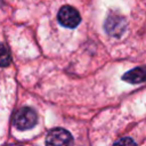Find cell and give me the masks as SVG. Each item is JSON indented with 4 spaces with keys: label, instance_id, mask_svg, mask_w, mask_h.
<instances>
[{
    "label": "cell",
    "instance_id": "cell-1",
    "mask_svg": "<svg viewBox=\"0 0 146 146\" xmlns=\"http://www.w3.org/2000/svg\"><path fill=\"white\" fill-rule=\"evenodd\" d=\"M36 121H38V115L35 111L27 106L19 108L14 115V120H13L14 125L18 130H29L36 124Z\"/></svg>",
    "mask_w": 146,
    "mask_h": 146
},
{
    "label": "cell",
    "instance_id": "cell-2",
    "mask_svg": "<svg viewBox=\"0 0 146 146\" xmlns=\"http://www.w3.org/2000/svg\"><path fill=\"white\" fill-rule=\"evenodd\" d=\"M105 30L111 36H121L127 27L125 18L117 13H110L105 21Z\"/></svg>",
    "mask_w": 146,
    "mask_h": 146
},
{
    "label": "cell",
    "instance_id": "cell-3",
    "mask_svg": "<svg viewBox=\"0 0 146 146\" xmlns=\"http://www.w3.org/2000/svg\"><path fill=\"white\" fill-rule=\"evenodd\" d=\"M72 141L71 133L63 128L51 129L46 138V146H70Z\"/></svg>",
    "mask_w": 146,
    "mask_h": 146
},
{
    "label": "cell",
    "instance_id": "cell-4",
    "mask_svg": "<svg viewBox=\"0 0 146 146\" xmlns=\"http://www.w3.org/2000/svg\"><path fill=\"white\" fill-rule=\"evenodd\" d=\"M58 22L66 27H76L81 22L79 11L72 6H63L57 15Z\"/></svg>",
    "mask_w": 146,
    "mask_h": 146
},
{
    "label": "cell",
    "instance_id": "cell-5",
    "mask_svg": "<svg viewBox=\"0 0 146 146\" xmlns=\"http://www.w3.org/2000/svg\"><path fill=\"white\" fill-rule=\"evenodd\" d=\"M122 80L132 84L146 82V66H139L128 71L122 75Z\"/></svg>",
    "mask_w": 146,
    "mask_h": 146
},
{
    "label": "cell",
    "instance_id": "cell-6",
    "mask_svg": "<svg viewBox=\"0 0 146 146\" xmlns=\"http://www.w3.org/2000/svg\"><path fill=\"white\" fill-rule=\"evenodd\" d=\"M10 62H11V55L8 48L3 43H0V67L8 66Z\"/></svg>",
    "mask_w": 146,
    "mask_h": 146
},
{
    "label": "cell",
    "instance_id": "cell-7",
    "mask_svg": "<svg viewBox=\"0 0 146 146\" xmlns=\"http://www.w3.org/2000/svg\"><path fill=\"white\" fill-rule=\"evenodd\" d=\"M114 146H137V144L135 143V140L130 137H123L121 139H119Z\"/></svg>",
    "mask_w": 146,
    "mask_h": 146
},
{
    "label": "cell",
    "instance_id": "cell-8",
    "mask_svg": "<svg viewBox=\"0 0 146 146\" xmlns=\"http://www.w3.org/2000/svg\"><path fill=\"white\" fill-rule=\"evenodd\" d=\"M6 146H21L19 144H8V145H6Z\"/></svg>",
    "mask_w": 146,
    "mask_h": 146
}]
</instances>
